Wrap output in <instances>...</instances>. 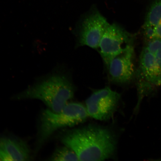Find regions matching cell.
Returning <instances> with one entry per match:
<instances>
[{"label": "cell", "instance_id": "7a4b0ae2", "mask_svg": "<svg viewBox=\"0 0 161 161\" xmlns=\"http://www.w3.org/2000/svg\"><path fill=\"white\" fill-rule=\"evenodd\" d=\"M74 89L65 76L55 75L16 95L15 99L42 101L52 111L58 113L73 98Z\"/></svg>", "mask_w": 161, "mask_h": 161}, {"label": "cell", "instance_id": "9c48e42d", "mask_svg": "<svg viewBox=\"0 0 161 161\" xmlns=\"http://www.w3.org/2000/svg\"><path fill=\"white\" fill-rule=\"evenodd\" d=\"M30 151L23 141L14 138H0V159L3 161H27Z\"/></svg>", "mask_w": 161, "mask_h": 161}, {"label": "cell", "instance_id": "6da1fadb", "mask_svg": "<svg viewBox=\"0 0 161 161\" xmlns=\"http://www.w3.org/2000/svg\"><path fill=\"white\" fill-rule=\"evenodd\" d=\"M65 146L73 150L80 161H103L113 155L116 139L109 129L89 125L69 131L62 136Z\"/></svg>", "mask_w": 161, "mask_h": 161}, {"label": "cell", "instance_id": "ba28073f", "mask_svg": "<svg viewBox=\"0 0 161 161\" xmlns=\"http://www.w3.org/2000/svg\"><path fill=\"white\" fill-rule=\"evenodd\" d=\"M140 69L141 77L143 80L138 84L140 94L146 88L161 85V69L154 55L146 46L141 53Z\"/></svg>", "mask_w": 161, "mask_h": 161}, {"label": "cell", "instance_id": "8992f818", "mask_svg": "<svg viewBox=\"0 0 161 161\" xmlns=\"http://www.w3.org/2000/svg\"><path fill=\"white\" fill-rule=\"evenodd\" d=\"M110 25L98 11L90 13L84 18L80 26V45L98 49L103 36Z\"/></svg>", "mask_w": 161, "mask_h": 161}, {"label": "cell", "instance_id": "7c38bea8", "mask_svg": "<svg viewBox=\"0 0 161 161\" xmlns=\"http://www.w3.org/2000/svg\"><path fill=\"white\" fill-rule=\"evenodd\" d=\"M146 46L154 55L157 63L161 69V39L148 40Z\"/></svg>", "mask_w": 161, "mask_h": 161}, {"label": "cell", "instance_id": "5bb4252c", "mask_svg": "<svg viewBox=\"0 0 161 161\" xmlns=\"http://www.w3.org/2000/svg\"><path fill=\"white\" fill-rule=\"evenodd\" d=\"M0 160H1V159H0Z\"/></svg>", "mask_w": 161, "mask_h": 161}, {"label": "cell", "instance_id": "4fadbf2b", "mask_svg": "<svg viewBox=\"0 0 161 161\" xmlns=\"http://www.w3.org/2000/svg\"><path fill=\"white\" fill-rule=\"evenodd\" d=\"M143 30L144 35L148 40L161 39V19L155 27L146 28Z\"/></svg>", "mask_w": 161, "mask_h": 161}, {"label": "cell", "instance_id": "5b68a950", "mask_svg": "<svg viewBox=\"0 0 161 161\" xmlns=\"http://www.w3.org/2000/svg\"><path fill=\"white\" fill-rule=\"evenodd\" d=\"M120 98L119 93L108 86L96 91L86 100L88 116L101 121L110 119L118 108Z\"/></svg>", "mask_w": 161, "mask_h": 161}, {"label": "cell", "instance_id": "3957f363", "mask_svg": "<svg viewBox=\"0 0 161 161\" xmlns=\"http://www.w3.org/2000/svg\"><path fill=\"white\" fill-rule=\"evenodd\" d=\"M88 116L86 107L78 103H68L58 113L49 108L44 110L40 116L36 150H39L56 130L81 123Z\"/></svg>", "mask_w": 161, "mask_h": 161}, {"label": "cell", "instance_id": "277c9868", "mask_svg": "<svg viewBox=\"0 0 161 161\" xmlns=\"http://www.w3.org/2000/svg\"><path fill=\"white\" fill-rule=\"evenodd\" d=\"M133 36L116 24L110 25L101 40L98 49L108 67L112 60L130 46L133 45Z\"/></svg>", "mask_w": 161, "mask_h": 161}, {"label": "cell", "instance_id": "30bf717a", "mask_svg": "<svg viewBox=\"0 0 161 161\" xmlns=\"http://www.w3.org/2000/svg\"><path fill=\"white\" fill-rule=\"evenodd\" d=\"M161 19V0H155L147 14L144 24L143 29L153 27Z\"/></svg>", "mask_w": 161, "mask_h": 161}, {"label": "cell", "instance_id": "52a82bcc", "mask_svg": "<svg viewBox=\"0 0 161 161\" xmlns=\"http://www.w3.org/2000/svg\"><path fill=\"white\" fill-rule=\"evenodd\" d=\"M134 57V49L132 45L112 60L107 68L112 82L125 84L132 80L135 73Z\"/></svg>", "mask_w": 161, "mask_h": 161}, {"label": "cell", "instance_id": "8fae6325", "mask_svg": "<svg viewBox=\"0 0 161 161\" xmlns=\"http://www.w3.org/2000/svg\"><path fill=\"white\" fill-rule=\"evenodd\" d=\"M51 161H79L75 152L67 146L60 147L56 149L50 158Z\"/></svg>", "mask_w": 161, "mask_h": 161}]
</instances>
